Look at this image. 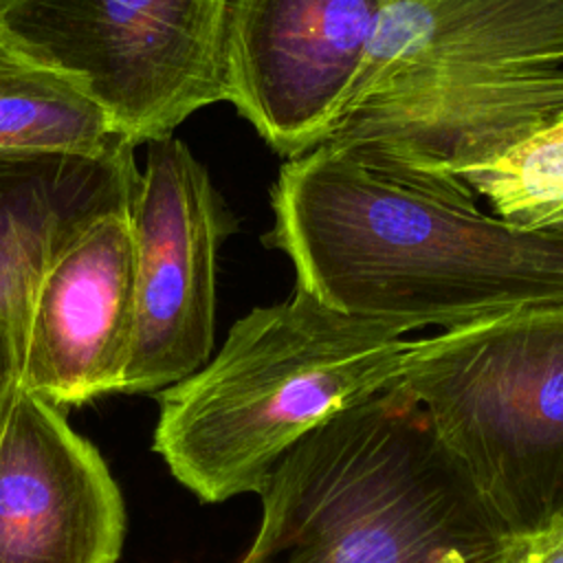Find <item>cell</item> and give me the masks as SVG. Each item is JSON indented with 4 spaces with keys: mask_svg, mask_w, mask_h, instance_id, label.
<instances>
[{
    "mask_svg": "<svg viewBox=\"0 0 563 563\" xmlns=\"http://www.w3.org/2000/svg\"><path fill=\"white\" fill-rule=\"evenodd\" d=\"M139 174L134 152L99 161L0 156V402L20 383L44 273L95 218L130 205Z\"/></svg>",
    "mask_w": 563,
    "mask_h": 563,
    "instance_id": "11",
    "label": "cell"
},
{
    "mask_svg": "<svg viewBox=\"0 0 563 563\" xmlns=\"http://www.w3.org/2000/svg\"><path fill=\"white\" fill-rule=\"evenodd\" d=\"M523 563H563V523L530 539Z\"/></svg>",
    "mask_w": 563,
    "mask_h": 563,
    "instance_id": "14",
    "label": "cell"
},
{
    "mask_svg": "<svg viewBox=\"0 0 563 563\" xmlns=\"http://www.w3.org/2000/svg\"><path fill=\"white\" fill-rule=\"evenodd\" d=\"M0 2H4V0H0ZM2 53H7V48H4V46H2V42H0V55H2Z\"/></svg>",
    "mask_w": 563,
    "mask_h": 563,
    "instance_id": "15",
    "label": "cell"
},
{
    "mask_svg": "<svg viewBox=\"0 0 563 563\" xmlns=\"http://www.w3.org/2000/svg\"><path fill=\"white\" fill-rule=\"evenodd\" d=\"M394 387L508 534L563 523V306L411 339Z\"/></svg>",
    "mask_w": 563,
    "mask_h": 563,
    "instance_id": "4",
    "label": "cell"
},
{
    "mask_svg": "<svg viewBox=\"0 0 563 563\" xmlns=\"http://www.w3.org/2000/svg\"><path fill=\"white\" fill-rule=\"evenodd\" d=\"M125 504L99 449L20 383L0 402V563H117Z\"/></svg>",
    "mask_w": 563,
    "mask_h": 563,
    "instance_id": "8",
    "label": "cell"
},
{
    "mask_svg": "<svg viewBox=\"0 0 563 563\" xmlns=\"http://www.w3.org/2000/svg\"><path fill=\"white\" fill-rule=\"evenodd\" d=\"M389 0H224V101L282 156L336 119Z\"/></svg>",
    "mask_w": 563,
    "mask_h": 563,
    "instance_id": "7",
    "label": "cell"
},
{
    "mask_svg": "<svg viewBox=\"0 0 563 563\" xmlns=\"http://www.w3.org/2000/svg\"><path fill=\"white\" fill-rule=\"evenodd\" d=\"M224 0H4L2 46L55 70L136 147L224 101Z\"/></svg>",
    "mask_w": 563,
    "mask_h": 563,
    "instance_id": "5",
    "label": "cell"
},
{
    "mask_svg": "<svg viewBox=\"0 0 563 563\" xmlns=\"http://www.w3.org/2000/svg\"><path fill=\"white\" fill-rule=\"evenodd\" d=\"M242 563H523L396 387L295 444L260 488Z\"/></svg>",
    "mask_w": 563,
    "mask_h": 563,
    "instance_id": "2",
    "label": "cell"
},
{
    "mask_svg": "<svg viewBox=\"0 0 563 563\" xmlns=\"http://www.w3.org/2000/svg\"><path fill=\"white\" fill-rule=\"evenodd\" d=\"M460 180L497 218L530 229L563 227V119Z\"/></svg>",
    "mask_w": 563,
    "mask_h": 563,
    "instance_id": "13",
    "label": "cell"
},
{
    "mask_svg": "<svg viewBox=\"0 0 563 563\" xmlns=\"http://www.w3.org/2000/svg\"><path fill=\"white\" fill-rule=\"evenodd\" d=\"M238 563H242V561H238Z\"/></svg>",
    "mask_w": 563,
    "mask_h": 563,
    "instance_id": "16",
    "label": "cell"
},
{
    "mask_svg": "<svg viewBox=\"0 0 563 563\" xmlns=\"http://www.w3.org/2000/svg\"><path fill=\"white\" fill-rule=\"evenodd\" d=\"M475 198L460 178L319 143L282 165L264 244L334 310L405 332L563 306V227H521Z\"/></svg>",
    "mask_w": 563,
    "mask_h": 563,
    "instance_id": "1",
    "label": "cell"
},
{
    "mask_svg": "<svg viewBox=\"0 0 563 563\" xmlns=\"http://www.w3.org/2000/svg\"><path fill=\"white\" fill-rule=\"evenodd\" d=\"M545 66H563V0H389L339 114Z\"/></svg>",
    "mask_w": 563,
    "mask_h": 563,
    "instance_id": "9",
    "label": "cell"
},
{
    "mask_svg": "<svg viewBox=\"0 0 563 563\" xmlns=\"http://www.w3.org/2000/svg\"><path fill=\"white\" fill-rule=\"evenodd\" d=\"M411 345L398 325L334 310L295 282L238 319L191 376L158 391L152 449L205 504L260 493L334 416L391 389Z\"/></svg>",
    "mask_w": 563,
    "mask_h": 563,
    "instance_id": "3",
    "label": "cell"
},
{
    "mask_svg": "<svg viewBox=\"0 0 563 563\" xmlns=\"http://www.w3.org/2000/svg\"><path fill=\"white\" fill-rule=\"evenodd\" d=\"M130 205L84 227L44 273L29 319L20 385L59 409L121 394L132 347Z\"/></svg>",
    "mask_w": 563,
    "mask_h": 563,
    "instance_id": "10",
    "label": "cell"
},
{
    "mask_svg": "<svg viewBox=\"0 0 563 563\" xmlns=\"http://www.w3.org/2000/svg\"><path fill=\"white\" fill-rule=\"evenodd\" d=\"M128 213L134 321L121 394H158L211 358L218 251L238 220L176 136L147 143Z\"/></svg>",
    "mask_w": 563,
    "mask_h": 563,
    "instance_id": "6",
    "label": "cell"
},
{
    "mask_svg": "<svg viewBox=\"0 0 563 563\" xmlns=\"http://www.w3.org/2000/svg\"><path fill=\"white\" fill-rule=\"evenodd\" d=\"M134 145L75 84L13 53L0 55V156L114 158Z\"/></svg>",
    "mask_w": 563,
    "mask_h": 563,
    "instance_id": "12",
    "label": "cell"
}]
</instances>
